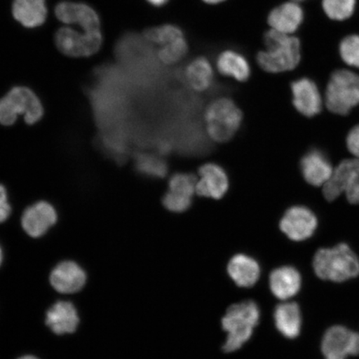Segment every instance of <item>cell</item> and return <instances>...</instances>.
<instances>
[{
    "label": "cell",
    "instance_id": "cell-25",
    "mask_svg": "<svg viewBox=\"0 0 359 359\" xmlns=\"http://www.w3.org/2000/svg\"><path fill=\"white\" fill-rule=\"evenodd\" d=\"M276 326L280 333L290 339L297 338L302 330V313L299 305L294 302L277 305L275 313Z\"/></svg>",
    "mask_w": 359,
    "mask_h": 359
},
{
    "label": "cell",
    "instance_id": "cell-10",
    "mask_svg": "<svg viewBox=\"0 0 359 359\" xmlns=\"http://www.w3.org/2000/svg\"><path fill=\"white\" fill-rule=\"evenodd\" d=\"M321 350L325 359L359 355V334L344 326L331 327L323 337Z\"/></svg>",
    "mask_w": 359,
    "mask_h": 359
},
{
    "label": "cell",
    "instance_id": "cell-32",
    "mask_svg": "<svg viewBox=\"0 0 359 359\" xmlns=\"http://www.w3.org/2000/svg\"><path fill=\"white\" fill-rule=\"evenodd\" d=\"M146 1L151 6L161 8L167 6L170 0H146Z\"/></svg>",
    "mask_w": 359,
    "mask_h": 359
},
{
    "label": "cell",
    "instance_id": "cell-34",
    "mask_svg": "<svg viewBox=\"0 0 359 359\" xmlns=\"http://www.w3.org/2000/svg\"><path fill=\"white\" fill-rule=\"evenodd\" d=\"M202 3L209 6H218L226 3L228 0H201Z\"/></svg>",
    "mask_w": 359,
    "mask_h": 359
},
{
    "label": "cell",
    "instance_id": "cell-27",
    "mask_svg": "<svg viewBox=\"0 0 359 359\" xmlns=\"http://www.w3.org/2000/svg\"><path fill=\"white\" fill-rule=\"evenodd\" d=\"M137 168L148 177H164L168 172V165L160 157L152 154H142L137 157Z\"/></svg>",
    "mask_w": 359,
    "mask_h": 359
},
{
    "label": "cell",
    "instance_id": "cell-31",
    "mask_svg": "<svg viewBox=\"0 0 359 359\" xmlns=\"http://www.w3.org/2000/svg\"><path fill=\"white\" fill-rule=\"evenodd\" d=\"M12 213V208L8 202L0 205V223L6 222Z\"/></svg>",
    "mask_w": 359,
    "mask_h": 359
},
{
    "label": "cell",
    "instance_id": "cell-9",
    "mask_svg": "<svg viewBox=\"0 0 359 359\" xmlns=\"http://www.w3.org/2000/svg\"><path fill=\"white\" fill-rule=\"evenodd\" d=\"M102 43L101 31L79 33L70 28H62L55 35L56 46L65 55L86 57L100 51Z\"/></svg>",
    "mask_w": 359,
    "mask_h": 359
},
{
    "label": "cell",
    "instance_id": "cell-22",
    "mask_svg": "<svg viewBox=\"0 0 359 359\" xmlns=\"http://www.w3.org/2000/svg\"><path fill=\"white\" fill-rule=\"evenodd\" d=\"M269 287L276 298L287 300L298 294L302 287V276L294 267L278 268L269 276Z\"/></svg>",
    "mask_w": 359,
    "mask_h": 359
},
{
    "label": "cell",
    "instance_id": "cell-23",
    "mask_svg": "<svg viewBox=\"0 0 359 359\" xmlns=\"http://www.w3.org/2000/svg\"><path fill=\"white\" fill-rule=\"evenodd\" d=\"M184 79L187 84L196 92H205L212 86L214 69L208 57L198 56L188 62L184 69Z\"/></svg>",
    "mask_w": 359,
    "mask_h": 359
},
{
    "label": "cell",
    "instance_id": "cell-29",
    "mask_svg": "<svg viewBox=\"0 0 359 359\" xmlns=\"http://www.w3.org/2000/svg\"><path fill=\"white\" fill-rule=\"evenodd\" d=\"M340 55L349 66L359 67V36L350 35L340 43Z\"/></svg>",
    "mask_w": 359,
    "mask_h": 359
},
{
    "label": "cell",
    "instance_id": "cell-26",
    "mask_svg": "<svg viewBox=\"0 0 359 359\" xmlns=\"http://www.w3.org/2000/svg\"><path fill=\"white\" fill-rule=\"evenodd\" d=\"M45 0H15L13 15L27 28H36L43 24L47 18Z\"/></svg>",
    "mask_w": 359,
    "mask_h": 359
},
{
    "label": "cell",
    "instance_id": "cell-8",
    "mask_svg": "<svg viewBox=\"0 0 359 359\" xmlns=\"http://www.w3.org/2000/svg\"><path fill=\"white\" fill-rule=\"evenodd\" d=\"M345 193L351 204H359V159L344 160L323 186L325 199L333 201Z\"/></svg>",
    "mask_w": 359,
    "mask_h": 359
},
{
    "label": "cell",
    "instance_id": "cell-28",
    "mask_svg": "<svg viewBox=\"0 0 359 359\" xmlns=\"http://www.w3.org/2000/svg\"><path fill=\"white\" fill-rule=\"evenodd\" d=\"M356 0H323V8L331 20H345L353 15Z\"/></svg>",
    "mask_w": 359,
    "mask_h": 359
},
{
    "label": "cell",
    "instance_id": "cell-5",
    "mask_svg": "<svg viewBox=\"0 0 359 359\" xmlns=\"http://www.w3.org/2000/svg\"><path fill=\"white\" fill-rule=\"evenodd\" d=\"M146 41L156 45V56L165 65L172 66L182 61L189 52V40L185 31L173 22H163L143 32Z\"/></svg>",
    "mask_w": 359,
    "mask_h": 359
},
{
    "label": "cell",
    "instance_id": "cell-37",
    "mask_svg": "<svg viewBox=\"0 0 359 359\" xmlns=\"http://www.w3.org/2000/svg\"><path fill=\"white\" fill-rule=\"evenodd\" d=\"M291 1H294V2L299 4V3L305 1V0H291Z\"/></svg>",
    "mask_w": 359,
    "mask_h": 359
},
{
    "label": "cell",
    "instance_id": "cell-33",
    "mask_svg": "<svg viewBox=\"0 0 359 359\" xmlns=\"http://www.w3.org/2000/svg\"><path fill=\"white\" fill-rule=\"evenodd\" d=\"M8 202V191L6 187L0 184V205Z\"/></svg>",
    "mask_w": 359,
    "mask_h": 359
},
{
    "label": "cell",
    "instance_id": "cell-1",
    "mask_svg": "<svg viewBox=\"0 0 359 359\" xmlns=\"http://www.w3.org/2000/svg\"><path fill=\"white\" fill-rule=\"evenodd\" d=\"M264 48L257 55L262 70L269 74H280L294 70L302 60L300 40L294 35L267 29L262 36Z\"/></svg>",
    "mask_w": 359,
    "mask_h": 359
},
{
    "label": "cell",
    "instance_id": "cell-13",
    "mask_svg": "<svg viewBox=\"0 0 359 359\" xmlns=\"http://www.w3.org/2000/svg\"><path fill=\"white\" fill-rule=\"evenodd\" d=\"M57 221V214L53 205L47 201H40L25 210L21 224L27 234L39 238L46 234Z\"/></svg>",
    "mask_w": 359,
    "mask_h": 359
},
{
    "label": "cell",
    "instance_id": "cell-15",
    "mask_svg": "<svg viewBox=\"0 0 359 359\" xmlns=\"http://www.w3.org/2000/svg\"><path fill=\"white\" fill-rule=\"evenodd\" d=\"M56 16L67 25H79L84 32L100 30V19L93 8L87 4L62 2L57 4Z\"/></svg>",
    "mask_w": 359,
    "mask_h": 359
},
{
    "label": "cell",
    "instance_id": "cell-16",
    "mask_svg": "<svg viewBox=\"0 0 359 359\" xmlns=\"http://www.w3.org/2000/svg\"><path fill=\"white\" fill-rule=\"evenodd\" d=\"M229 178L221 165L208 163L202 165L196 181V193L201 196L219 200L226 195Z\"/></svg>",
    "mask_w": 359,
    "mask_h": 359
},
{
    "label": "cell",
    "instance_id": "cell-14",
    "mask_svg": "<svg viewBox=\"0 0 359 359\" xmlns=\"http://www.w3.org/2000/svg\"><path fill=\"white\" fill-rule=\"evenodd\" d=\"M304 11L299 3L282 2L273 6L266 16V25L271 29L285 34L294 35L304 21Z\"/></svg>",
    "mask_w": 359,
    "mask_h": 359
},
{
    "label": "cell",
    "instance_id": "cell-17",
    "mask_svg": "<svg viewBox=\"0 0 359 359\" xmlns=\"http://www.w3.org/2000/svg\"><path fill=\"white\" fill-rule=\"evenodd\" d=\"M86 280V273L78 264L70 260L58 264L50 276L52 286L62 294L79 292L83 289Z\"/></svg>",
    "mask_w": 359,
    "mask_h": 359
},
{
    "label": "cell",
    "instance_id": "cell-30",
    "mask_svg": "<svg viewBox=\"0 0 359 359\" xmlns=\"http://www.w3.org/2000/svg\"><path fill=\"white\" fill-rule=\"evenodd\" d=\"M347 147L355 158L359 159V125L349 132L347 137Z\"/></svg>",
    "mask_w": 359,
    "mask_h": 359
},
{
    "label": "cell",
    "instance_id": "cell-35",
    "mask_svg": "<svg viewBox=\"0 0 359 359\" xmlns=\"http://www.w3.org/2000/svg\"><path fill=\"white\" fill-rule=\"evenodd\" d=\"M19 359H39L34 356H32V355H27V356H24V357H22Z\"/></svg>",
    "mask_w": 359,
    "mask_h": 359
},
{
    "label": "cell",
    "instance_id": "cell-7",
    "mask_svg": "<svg viewBox=\"0 0 359 359\" xmlns=\"http://www.w3.org/2000/svg\"><path fill=\"white\" fill-rule=\"evenodd\" d=\"M325 103L333 114H348L359 104V76L346 69L334 72L327 83Z\"/></svg>",
    "mask_w": 359,
    "mask_h": 359
},
{
    "label": "cell",
    "instance_id": "cell-4",
    "mask_svg": "<svg viewBox=\"0 0 359 359\" xmlns=\"http://www.w3.org/2000/svg\"><path fill=\"white\" fill-rule=\"evenodd\" d=\"M44 114L41 100L32 89L25 86L13 87L0 98V124L11 127L22 116L28 125L38 123Z\"/></svg>",
    "mask_w": 359,
    "mask_h": 359
},
{
    "label": "cell",
    "instance_id": "cell-12",
    "mask_svg": "<svg viewBox=\"0 0 359 359\" xmlns=\"http://www.w3.org/2000/svg\"><path fill=\"white\" fill-rule=\"evenodd\" d=\"M280 226L290 240L302 241L313 235L318 221L311 210L304 206H293L282 217Z\"/></svg>",
    "mask_w": 359,
    "mask_h": 359
},
{
    "label": "cell",
    "instance_id": "cell-11",
    "mask_svg": "<svg viewBox=\"0 0 359 359\" xmlns=\"http://www.w3.org/2000/svg\"><path fill=\"white\" fill-rule=\"evenodd\" d=\"M196 193V179L190 173L175 174L169 181V189L163 197V205L170 212L181 213L190 208Z\"/></svg>",
    "mask_w": 359,
    "mask_h": 359
},
{
    "label": "cell",
    "instance_id": "cell-19",
    "mask_svg": "<svg viewBox=\"0 0 359 359\" xmlns=\"http://www.w3.org/2000/svg\"><path fill=\"white\" fill-rule=\"evenodd\" d=\"M215 67L224 77L231 78L238 82H245L251 74L249 60L243 53L233 48L224 49L218 53Z\"/></svg>",
    "mask_w": 359,
    "mask_h": 359
},
{
    "label": "cell",
    "instance_id": "cell-20",
    "mask_svg": "<svg viewBox=\"0 0 359 359\" xmlns=\"http://www.w3.org/2000/svg\"><path fill=\"white\" fill-rule=\"evenodd\" d=\"M79 324L78 312L70 302H58L47 312L46 325L57 335L74 333Z\"/></svg>",
    "mask_w": 359,
    "mask_h": 359
},
{
    "label": "cell",
    "instance_id": "cell-18",
    "mask_svg": "<svg viewBox=\"0 0 359 359\" xmlns=\"http://www.w3.org/2000/svg\"><path fill=\"white\" fill-rule=\"evenodd\" d=\"M295 109L305 116H316L322 109V97L316 84L309 79H300L291 85Z\"/></svg>",
    "mask_w": 359,
    "mask_h": 359
},
{
    "label": "cell",
    "instance_id": "cell-24",
    "mask_svg": "<svg viewBox=\"0 0 359 359\" xmlns=\"http://www.w3.org/2000/svg\"><path fill=\"white\" fill-rule=\"evenodd\" d=\"M228 273L236 284L244 288L255 285L260 276L257 260L245 255H236L228 264Z\"/></svg>",
    "mask_w": 359,
    "mask_h": 359
},
{
    "label": "cell",
    "instance_id": "cell-3",
    "mask_svg": "<svg viewBox=\"0 0 359 359\" xmlns=\"http://www.w3.org/2000/svg\"><path fill=\"white\" fill-rule=\"evenodd\" d=\"M260 311L253 300L231 305L222 320V327L227 333L223 350L226 353L240 349L253 334L259 324Z\"/></svg>",
    "mask_w": 359,
    "mask_h": 359
},
{
    "label": "cell",
    "instance_id": "cell-36",
    "mask_svg": "<svg viewBox=\"0 0 359 359\" xmlns=\"http://www.w3.org/2000/svg\"><path fill=\"white\" fill-rule=\"evenodd\" d=\"M2 260H3V252H2L1 247H0V266H1Z\"/></svg>",
    "mask_w": 359,
    "mask_h": 359
},
{
    "label": "cell",
    "instance_id": "cell-21",
    "mask_svg": "<svg viewBox=\"0 0 359 359\" xmlns=\"http://www.w3.org/2000/svg\"><path fill=\"white\" fill-rule=\"evenodd\" d=\"M305 179L313 187H323L332 176L334 168L324 154L312 150L305 155L300 163Z\"/></svg>",
    "mask_w": 359,
    "mask_h": 359
},
{
    "label": "cell",
    "instance_id": "cell-2",
    "mask_svg": "<svg viewBox=\"0 0 359 359\" xmlns=\"http://www.w3.org/2000/svg\"><path fill=\"white\" fill-rule=\"evenodd\" d=\"M313 267L321 280L341 283L359 275V259L348 245L339 244L334 248L318 250Z\"/></svg>",
    "mask_w": 359,
    "mask_h": 359
},
{
    "label": "cell",
    "instance_id": "cell-6",
    "mask_svg": "<svg viewBox=\"0 0 359 359\" xmlns=\"http://www.w3.org/2000/svg\"><path fill=\"white\" fill-rule=\"evenodd\" d=\"M209 137L217 142H226L235 136L242 123V112L230 98L213 101L205 114Z\"/></svg>",
    "mask_w": 359,
    "mask_h": 359
}]
</instances>
